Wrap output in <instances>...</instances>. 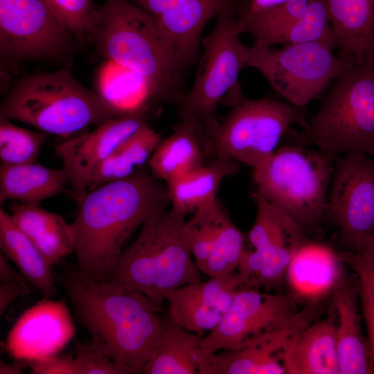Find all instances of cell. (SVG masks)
Returning <instances> with one entry per match:
<instances>
[{
  "label": "cell",
  "mask_w": 374,
  "mask_h": 374,
  "mask_svg": "<svg viewBox=\"0 0 374 374\" xmlns=\"http://www.w3.org/2000/svg\"><path fill=\"white\" fill-rule=\"evenodd\" d=\"M288 1L289 0H247V3L244 8H242L239 11L238 15H250L261 12L281 5Z\"/></svg>",
  "instance_id": "cell-45"
},
{
  "label": "cell",
  "mask_w": 374,
  "mask_h": 374,
  "mask_svg": "<svg viewBox=\"0 0 374 374\" xmlns=\"http://www.w3.org/2000/svg\"><path fill=\"white\" fill-rule=\"evenodd\" d=\"M74 39L46 0H0L1 62L59 58Z\"/></svg>",
  "instance_id": "cell-11"
},
{
  "label": "cell",
  "mask_w": 374,
  "mask_h": 374,
  "mask_svg": "<svg viewBox=\"0 0 374 374\" xmlns=\"http://www.w3.org/2000/svg\"><path fill=\"white\" fill-rule=\"evenodd\" d=\"M207 136L200 125L179 121L172 132L160 141L149 159L152 175L169 181L204 163L208 157Z\"/></svg>",
  "instance_id": "cell-21"
},
{
  "label": "cell",
  "mask_w": 374,
  "mask_h": 374,
  "mask_svg": "<svg viewBox=\"0 0 374 374\" xmlns=\"http://www.w3.org/2000/svg\"><path fill=\"white\" fill-rule=\"evenodd\" d=\"M160 141V134L145 125L71 188L72 198L76 202L93 189L134 175L149 161Z\"/></svg>",
  "instance_id": "cell-20"
},
{
  "label": "cell",
  "mask_w": 374,
  "mask_h": 374,
  "mask_svg": "<svg viewBox=\"0 0 374 374\" xmlns=\"http://www.w3.org/2000/svg\"><path fill=\"white\" fill-rule=\"evenodd\" d=\"M60 283L91 341L127 374L143 373L161 333L160 311L151 301L114 278L85 276L77 267L62 274Z\"/></svg>",
  "instance_id": "cell-2"
},
{
  "label": "cell",
  "mask_w": 374,
  "mask_h": 374,
  "mask_svg": "<svg viewBox=\"0 0 374 374\" xmlns=\"http://www.w3.org/2000/svg\"><path fill=\"white\" fill-rule=\"evenodd\" d=\"M336 341L340 374H367L368 348L363 334L358 306L359 282L341 274L333 290Z\"/></svg>",
  "instance_id": "cell-18"
},
{
  "label": "cell",
  "mask_w": 374,
  "mask_h": 374,
  "mask_svg": "<svg viewBox=\"0 0 374 374\" xmlns=\"http://www.w3.org/2000/svg\"><path fill=\"white\" fill-rule=\"evenodd\" d=\"M10 216L52 267L74 252L71 224L59 214L20 203L12 206Z\"/></svg>",
  "instance_id": "cell-22"
},
{
  "label": "cell",
  "mask_w": 374,
  "mask_h": 374,
  "mask_svg": "<svg viewBox=\"0 0 374 374\" xmlns=\"http://www.w3.org/2000/svg\"><path fill=\"white\" fill-rule=\"evenodd\" d=\"M186 215L170 207L150 216L125 248L112 278L146 296L162 310L166 296L202 280L184 234Z\"/></svg>",
  "instance_id": "cell-5"
},
{
  "label": "cell",
  "mask_w": 374,
  "mask_h": 374,
  "mask_svg": "<svg viewBox=\"0 0 374 374\" xmlns=\"http://www.w3.org/2000/svg\"><path fill=\"white\" fill-rule=\"evenodd\" d=\"M292 337L280 328L243 348L202 355L199 374H285L283 357Z\"/></svg>",
  "instance_id": "cell-17"
},
{
  "label": "cell",
  "mask_w": 374,
  "mask_h": 374,
  "mask_svg": "<svg viewBox=\"0 0 374 374\" xmlns=\"http://www.w3.org/2000/svg\"><path fill=\"white\" fill-rule=\"evenodd\" d=\"M362 63L374 68V21L371 28L368 46L363 55Z\"/></svg>",
  "instance_id": "cell-47"
},
{
  "label": "cell",
  "mask_w": 374,
  "mask_h": 374,
  "mask_svg": "<svg viewBox=\"0 0 374 374\" xmlns=\"http://www.w3.org/2000/svg\"><path fill=\"white\" fill-rule=\"evenodd\" d=\"M238 161L224 157H214L208 163L197 166L166 183L170 207L186 215L217 198L224 179L235 175Z\"/></svg>",
  "instance_id": "cell-23"
},
{
  "label": "cell",
  "mask_w": 374,
  "mask_h": 374,
  "mask_svg": "<svg viewBox=\"0 0 374 374\" xmlns=\"http://www.w3.org/2000/svg\"><path fill=\"white\" fill-rule=\"evenodd\" d=\"M299 311L292 296L240 287L217 326L203 337L202 355L243 348L284 326Z\"/></svg>",
  "instance_id": "cell-12"
},
{
  "label": "cell",
  "mask_w": 374,
  "mask_h": 374,
  "mask_svg": "<svg viewBox=\"0 0 374 374\" xmlns=\"http://www.w3.org/2000/svg\"><path fill=\"white\" fill-rule=\"evenodd\" d=\"M22 373L21 367L19 364L0 362V374H21Z\"/></svg>",
  "instance_id": "cell-48"
},
{
  "label": "cell",
  "mask_w": 374,
  "mask_h": 374,
  "mask_svg": "<svg viewBox=\"0 0 374 374\" xmlns=\"http://www.w3.org/2000/svg\"><path fill=\"white\" fill-rule=\"evenodd\" d=\"M31 373L34 374H80L75 357L56 355L30 363Z\"/></svg>",
  "instance_id": "cell-41"
},
{
  "label": "cell",
  "mask_w": 374,
  "mask_h": 374,
  "mask_svg": "<svg viewBox=\"0 0 374 374\" xmlns=\"http://www.w3.org/2000/svg\"><path fill=\"white\" fill-rule=\"evenodd\" d=\"M335 314L299 332L286 348L283 364L288 374H340Z\"/></svg>",
  "instance_id": "cell-19"
},
{
  "label": "cell",
  "mask_w": 374,
  "mask_h": 374,
  "mask_svg": "<svg viewBox=\"0 0 374 374\" xmlns=\"http://www.w3.org/2000/svg\"><path fill=\"white\" fill-rule=\"evenodd\" d=\"M228 212L217 198L197 208L186 220L184 234L187 244L199 269L210 255ZM200 271V270H199Z\"/></svg>",
  "instance_id": "cell-32"
},
{
  "label": "cell",
  "mask_w": 374,
  "mask_h": 374,
  "mask_svg": "<svg viewBox=\"0 0 374 374\" xmlns=\"http://www.w3.org/2000/svg\"><path fill=\"white\" fill-rule=\"evenodd\" d=\"M338 257L354 271L359 283L369 292L374 301V258L347 250L338 253Z\"/></svg>",
  "instance_id": "cell-40"
},
{
  "label": "cell",
  "mask_w": 374,
  "mask_h": 374,
  "mask_svg": "<svg viewBox=\"0 0 374 374\" xmlns=\"http://www.w3.org/2000/svg\"><path fill=\"white\" fill-rule=\"evenodd\" d=\"M26 281V278L19 271L17 272L8 261V258L1 251L0 253V282Z\"/></svg>",
  "instance_id": "cell-44"
},
{
  "label": "cell",
  "mask_w": 374,
  "mask_h": 374,
  "mask_svg": "<svg viewBox=\"0 0 374 374\" xmlns=\"http://www.w3.org/2000/svg\"><path fill=\"white\" fill-rule=\"evenodd\" d=\"M221 121L206 130L208 157L251 166L265 163L294 124H306L299 107L280 100L242 96Z\"/></svg>",
  "instance_id": "cell-8"
},
{
  "label": "cell",
  "mask_w": 374,
  "mask_h": 374,
  "mask_svg": "<svg viewBox=\"0 0 374 374\" xmlns=\"http://www.w3.org/2000/svg\"><path fill=\"white\" fill-rule=\"evenodd\" d=\"M257 213L248 233L253 247L280 246L297 250L309 240L303 228L287 213L256 193Z\"/></svg>",
  "instance_id": "cell-29"
},
{
  "label": "cell",
  "mask_w": 374,
  "mask_h": 374,
  "mask_svg": "<svg viewBox=\"0 0 374 374\" xmlns=\"http://www.w3.org/2000/svg\"><path fill=\"white\" fill-rule=\"evenodd\" d=\"M80 44L89 43L98 6L93 0H46Z\"/></svg>",
  "instance_id": "cell-38"
},
{
  "label": "cell",
  "mask_w": 374,
  "mask_h": 374,
  "mask_svg": "<svg viewBox=\"0 0 374 374\" xmlns=\"http://www.w3.org/2000/svg\"><path fill=\"white\" fill-rule=\"evenodd\" d=\"M326 213L347 251L374 231V157L353 152L336 159Z\"/></svg>",
  "instance_id": "cell-13"
},
{
  "label": "cell",
  "mask_w": 374,
  "mask_h": 374,
  "mask_svg": "<svg viewBox=\"0 0 374 374\" xmlns=\"http://www.w3.org/2000/svg\"><path fill=\"white\" fill-rule=\"evenodd\" d=\"M161 333L144 374H199L203 337L177 323L168 313L160 316Z\"/></svg>",
  "instance_id": "cell-25"
},
{
  "label": "cell",
  "mask_w": 374,
  "mask_h": 374,
  "mask_svg": "<svg viewBox=\"0 0 374 374\" xmlns=\"http://www.w3.org/2000/svg\"><path fill=\"white\" fill-rule=\"evenodd\" d=\"M359 291L368 333L369 373L374 374V301L369 292L359 283Z\"/></svg>",
  "instance_id": "cell-42"
},
{
  "label": "cell",
  "mask_w": 374,
  "mask_h": 374,
  "mask_svg": "<svg viewBox=\"0 0 374 374\" xmlns=\"http://www.w3.org/2000/svg\"><path fill=\"white\" fill-rule=\"evenodd\" d=\"M160 26L186 70L198 57L202 32L226 8L241 0H129Z\"/></svg>",
  "instance_id": "cell-15"
},
{
  "label": "cell",
  "mask_w": 374,
  "mask_h": 374,
  "mask_svg": "<svg viewBox=\"0 0 374 374\" xmlns=\"http://www.w3.org/2000/svg\"><path fill=\"white\" fill-rule=\"evenodd\" d=\"M339 56L362 63L374 21V0H326Z\"/></svg>",
  "instance_id": "cell-27"
},
{
  "label": "cell",
  "mask_w": 374,
  "mask_h": 374,
  "mask_svg": "<svg viewBox=\"0 0 374 374\" xmlns=\"http://www.w3.org/2000/svg\"><path fill=\"white\" fill-rule=\"evenodd\" d=\"M323 42L288 44L280 50L255 43L249 47L247 67L258 70L288 103L304 107L355 63L336 57Z\"/></svg>",
  "instance_id": "cell-10"
},
{
  "label": "cell",
  "mask_w": 374,
  "mask_h": 374,
  "mask_svg": "<svg viewBox=\"0 0 374 374\" xmlns=\"http://www.w3.org/2000/svg\"><path fill=\"white\" fill-rule=\"evenodd\" d=\"M30 289L26 281H9L1 283L0 285V315L6 311L8 307L18 297L26 294Z\"/></svg>",
  "instance_id": "cell-43"
},
{
  "label": "cell",
  "mask_w": 374,
  "mask_h": 374,
  "mask_svg": "<svg viewBox=\"0 0 374 374\" xmlns=\"http://www.w3.org/2000/svg\"><path fill=\"white\" fill-rule=\"evenodd\" d=\"M46 133L31 131L0 118V160L1 164L19 165L34 163Z\"/></svg>",
  "instance_id": "cell-35"
},
{
  "label": "cell",
  "mask_w": 374,
  "mask_h": 374,
  "mask_svg": "<svg viewBox=\"0 0 374 374\" xmlns=\"http://www.w3.org/2000/svg\"><path fill=\"white\" fill-rule=\"evenodd\" d=\"M323 42L334 48L339 41L333 31L326 0H312L302 16L281 35L278 44Z\"/></svg>",
  "instance_id": "cell-33"
},
{
  "label": "cell",
  "mask_w": 374,
  "mask_h": 374,
  "mask_svg": "<svg viewBox=\"0 0 374 374\" xmlns=\"http://www.w3.org/2000/svg\"><path fill=\"white\" fill-rule=\"evenodd\" d=\"M70 179L64 168H50L34 163L0 166V202L12 199L39 206L64 190Z\"/></svg>",
  "instance_id": "cell-24"
},
{
  "label": "cell",
  "mask_w": 374,
  "mask_h": 374,
  "mask_svg": "<svg viewBox=\"0 0 374 374\" xmlns=\"http://www.w3.org/2000/svg\"><path fill=\"white\" fill-rule=\"evenodd\" d=\"M350 251L366 254L374 258V231L359 241L353 250Z\"/></svg>",
  "instance_id": "cell-46"
},
{
  "label": "cell",
  "mask_w": 374,
  "mask_h": 374,
  "mask_svg": "<svg viewBox=\"0 0 374 374\" xmlns=\"http://www.w3.org/2000/svg\"><path fill=\"white\" fill-rule=\"evenodd\" d=\"M147 118L148 114L141 112L112 118L91 132L69 138L56 145L55 154L62 161L71 187L76 186L124 141L147 125Z\"/></svg>",
  "instance_id": "cell-16"
},
{
  "label": "cell",
  "mask_w": 374,
  "mask_h": 374,
  "mask_svg": "<svg viewBox=\"0 0 374 374\" xmlns=\"http://www.w3.org/2000/svg\"><path fill=\"white\" fill-rule=\"evenodd\" d=\"M75 332L65 301L46 298L18 318L8 334L4 347L14 359L30 363L58 355Z\"/></svg>",
  "instance_id": "cell-14"
},
{
  "label": "cell",
  "mask_w": 374,
  "mask_h": 374,
  "mask_svg": "<svg viewBox=\"0 0 374 374\" xmlns=\"http://www.w3.org/2000/svg\"><path fill=\"white\" fill-rule=\"evenodd\" d=\"M236 4L217 17L213 30L202 39L203 54L191 89L177 105L180 121L195 123L206 130L218 121V105L240 88V71L247 67L249 47L240 40Z\"/></svg>",
  "instance_id": "cell-9"
},
{
  "label": "cell",
  "mask_w": 374,
  "mask_h": 374,
  "mask_svg": "<svg viewBox=\"0 0 374 374\" xmlns=\"http://www.w3.org/2000/svg\"><path fill=\"white\" fill-rule=\"evenodd\" d=\"M305 126L308 139L332 155L357 152L374 157V68L348 66Z\"/></svg>",
  "instance_id": "cell-7"
},
{
  "label": "cell",
  "mask_w": 374,
  "mask_h": 374,
  "mask_svg": "<svg viewBox=\"0 0 374 374\" xmlns=\"http://www.w3.org/2000/svg\"><path fill=\"white\" fill-rule=\"evenodd\" d=\"M296 251L280 246L244 250L237 269L243 279L242 287H280Z\"/></svg>",
  "instance_id": "cell-30"
},
{
  "label": "cell",
  "mask_w": 374,
  "mask_h": 374,
  "mask_svg": "<svg viewBox=\"0 0 374 374\" xmlns=\"http://www.w3.org/2000/svg\"><path fill=\"white\" fill-rule=\"evenodd\" d=\"M244 238L228 214L222 224L213 249L200 271L209 278L237 271L244 251Z\"/></svg>",
  "instance_id": "cell-34"
},
{
  "label": "cell",
  "mask_w": 374,
  "mask_h": 374,
  "mask_svg": "<svg viewBox=\"0 0 374 374\" xmlns=\"http://www.w3.org/2000/svg\"><path fill=\"white\" fill-rule=\"evenodd\" d=\"M336 156L297 145L276 150L254 168L256 193L285 211L305 231L326 214Z\"/></svg>",
  "instance_id": "cell-6"
},
{
  "label": "cell",
  "mask_w": 374,
  "mask_h": 374,
  "mask_svg": "<svg viewBox=\"0 0 374 374\" xmlns=\"http://www.w3.org/2000/svg\"><path fill=\"white\" fill-rule=\"evenodd\" d=\"M75 359L80 374H127L109 356L91 340L74 346Z\"/></svg>",
  "instance_id": "cell-39"
},
{
  "label": "cell",
  "mask_w": 374,
  "mask_h": 374,
  "mask_svg": "<svg viewBox=\"0 0 374 374\" xmlns=\"http://www.w3.org/2000/svg\"><path fill=\"white\" fill-rule=\"evenodd\" d=\"M122 116L125 115L98 92L84 87L65 68L22 78L0 107V118L63 137Z\"/></svg>",
  "instance_id": "cell-4"
},
{
  "label": "cell",
  "mask_w": 374,
  "mask_h": 374,
  "mask_svg": "<svg viewBox=\"0 0 374 374\" xmlns=\"http://www.w3.org/2000/svg\"><path fill=\"white\" fill-rule=\"evenodd\" d=\"M71 224L77 268L85 276L112 278L125 247L155 212L170 204L166 186L141 169L82 196Z\"/></svg>",
  "instance_id": "cell-1"
},
{
  "label": "cell",
  "mask_w": 374,
  "mask_h": 374,
  "mask_svg": "<svg viewBox=\"0 0 374 374\" xmlns=\"http://www.w3.org/2000/svg\"><path fill=\"white\" fill-rule=\"evenodd\" d=\"M243 279L236 271L233 274L210 278L181 286L190 296L200 301L222 315L229 310L238 289L242 287Z\"/></svg>",
  "instance_id": "cell-37"
},
{
  "label": "cell",
  "mask_w": 374,
  "mask_h": 374,
  "mask_svg": "<svg viewBox=\"0 0 374 374\" xmlns=\"http://www.w3.org/2000/svg\"><path fill=\"white\" fill-rule=\"evenodd\" d=\"M89 43L107 61L136 73L150 103L177 105L186 93L185 69L172 41L150 15L129 0H104Z\"/></svg>",
  "instance_id": "cell-3"
},
{
  "label": "cell",
  "mask_w": 374,
  "mask_h": 374,
  "mask_svg": "<svg viewBox=\"0 0 374 374\" xmlns=\"http://www.w3.org/2000/svg\"><path fill=\"white\" fill-rule=\"evenodd\" d=\"M0 247L19 271L45 296L56 294L52 266L33 242L17 227L10 214L0 208Z\"/></svg>",
  "instance_id": "cell-28"
},
{
  "label": "cell",
  "mask_w": 374,
  "mask_h": 374,
  "mask_svg": "<svg viewBox=\"0 0 374 374\" xmlns=\"http://www.w3.org/2000/svg\"><path fill=\"white\" fill-rule=\"evenodd\" d=\"M312 0H289L274 8L237 17L240 33H248L264 46L278 44L283 33L306 10Z\"/></svg>",
  "instance_id": "cell-31"
},
{
  "label": "cell",
  "mask_w": 374,
  "mask_h": 374,
  "mask_svg": "<svg viewBox=\"0 0 374 374\" xmlns=\"http://www.w3.org/2000/svg\"><path fill=\"white\" fill-rule=\"evenodd\" d=\"M166 301L168 303V313L177 323L202 336L215 328L222 317L219 312L186 294L181 287L169 292Z\"/></svg>",
  "instance_id": "cell-36"
},
{
  "label": "cell",
  "mask_w": 374,
  "mask_h": 374,
  "mask_svg": "<svg viewBox=\"0 0 374 374\" xmlns=\"http://www.w3.org/2000/svg\"><path fill=\"white\" fill-rule=\"evenodd\" d=\"M289 267L305 270L287 269L292 290L305 296L309 301L320 300L323 294L333 290L341 273L337 267L338 254L328 246L308 240L295 252Z\"/></svg>",
  "instance_id": "cell-26"
}]
</instances>
